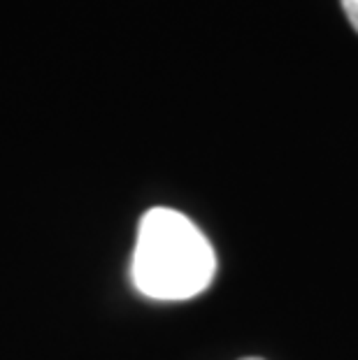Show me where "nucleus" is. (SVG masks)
<instances>
[{
    "instance_id": "f03ea898",
    "label": "nucleus",
    "mask_w": 358,
    "mask_h": 360,
    "mask_svg": "<svg viewBox=\"0 0 358 360\" xmlns=\"http://www.w3.org/2000/svg\"><path fill=\"white\" fill-rule=\"evenodd\" d=\"M342 7H345L349 24H352V28L358 33V0H342Z\"/></svg>"
},
{
    "instance_id": "f257e3e1",
    "label": "nucleus",
    "mask_w": 358,
    "mask_h": 360,
    "mask_svg": "<svg viewBox=\"0 0 358 360\" xmlns=\"http://www.w3.org/2000/svg\"><path fill=\"white\" fill-rule=\"evenodd\" d=\"M217 272L215 249L188 217L154 207L142 217L131 277L151 300L177 302L200 295Z\"/></svg>"
},
{
    "instance_id": "7ed1b4c3",
    "label": "nucleus",
    "mask_w": 358,
    "mask_h": 360,
    "mask_svg": "<svg viewBox=\"0 0 358 360\" xmlns=\"http://www.w3.org/2000/svg\"><path fill=\"white\" fill-rule=\"evenodd\" d=\"M242 360H261V358H242Z\"/></svg>"
}]
</instances>
